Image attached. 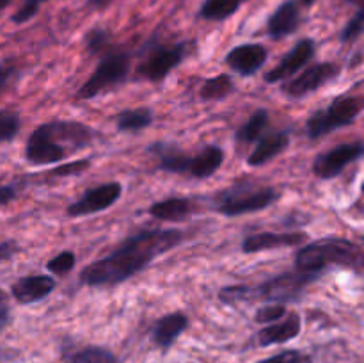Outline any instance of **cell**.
<instances>
[{
    "label": "cell",
    "mask_w": 364,
    "mask_h": 363,
    "mask_svg": "<svg viewBox=\"0 0 364 363\" xmlns=\"http://www.w3.org/2000/svg\"><path fill=\"white\" fill-rule=\"evenodd\" d=\"M75 263H77V256H75L73 251L66 249V251L57 253L53 258H50L48 262H46V269L52 274H57V276H64V274L73 270Z\"/></svg>",
    "instance_id": "f1b7e54d"
},
{
    "label": "cell",
    "mask_w": 364,
    "mask_h": 363,
    "mask_svg": "<svg viewBox=\"0 0 364 363\" xmlns=\"http://www.w3.org/2000/svg\"><path fill=\"white\" fill-rule=\"evenodd\" d=\"M295 265L299 270L313 274H322L329 265L347 267L359 274L363 267V248L343 237L320 238L299 249Z\"/></svg>",
    "instance_id": "3957f363"
},
{
    "label": "cell",
    "mask_w": 364,
    "mask_h": 363,
    "mask_svg": "<svg viewBox=\"0 0 364 363\" xmlns=\"http://www.w3.org/2000/svg\"><path fill=\"white\" fill-rule=\"evenodd\" d=\"M70 153L53 142L52 139L46 135L43 127H38L27 139V146H25V159L32 166H48V164H57L64 160Z\"/></svg>",
    "instance_id": "7c38bea8"
},
{
    "label": "cell",
    "mask_w": 364,
    "mask_h": 363,
    "mask_svg": "<svg viewBox=\"0 0 364 363\" xmlns=\"http://www.w3.org/2000/svg\"><path fill=\"white\" fill-rule=\"evenodd\" d=\"M301 23V11L295 0H287L281 4L267 21V32L272 39H283L294 34Z\"/></svg>",
    "instance_id": "ac0fdd59"
},
{
    "label": "cell",
    "mask_w": 364,
    "mask_h": 363,
    "mask_svg": "<svg viewBox=\"0 0 364 363\" xmlns=\"http://www.w3.org/2000/svg\"><path fill=\"white\" fill-rule=\"evenodd\" d=\"M316 43L311 38H302L301 41L295 43L294 48L276 64L270 71H267L263 80L267 84H279V82L288 80L294 77L301 68H304L309 60L315 57Z\"/></svg>",
    "instance_id": "8fae6325"
},
{
    "label": "cell",
    "mask_w": 364,
    "mask_h": 363,
    "mask_svg": "<svg viewBox=\"0 0 364 363\" xmlns=\"http://www.w3.org/2000/svg\"><path fill=\"white\" fill-rule=\"evenodd\" d=\"M235 91L233 78L226 73L215 75L212 78H206L199 89V96L203 102H219L230 96Z\"/></svg>",
    "instance_id": "484cf974"
},
{
    "label": "cell",
    "mask_w": 364,
    "mask_h": 363,
    "mask_svg": "<svg viewBox=\"0 0 364 363\" xmlns=\"http://www.w3.org/2000/svg\"><path fill=\"white\" fill-rule=\"evenodd\" d=\"M308 235L302 231H262V233L247 235L242 242V251L244 253H259V251H270V249L279 248H294V246H301L308 241Z\"/></svg>",
    "instance_id": "5bb4252c"
},
{
    "label": "cell",
    "mask_w": 364,
    "mask_h": 363,
    "mask_svg": "<svg viewBox=\"0 0 364 363\" xmlns=\"http://www.w3.org/2000/svg\"><path fill=\"white\" fill-rule=\"evenodd\" d=\"M149 216L155 217L159 221H167V223H180V221L188 219L194 212V203L191 198H180V196H173V198L162 199V201L153 203L148 209Z\"/></svg>",
    "instance_id": "ffe728a7"
},
{
    "label": "cell",
    "mask_w": 364,
    "mask_h": 363,
    "mask_svg": "<svg viewBox=\"0 0 364 363\" xmlns=\"http://www.w3.org/2000/svg\"><path fill=\"white\" fill-rule=\"evenodd\" d=\"M64 363H119L112 351L100 345H85V347L68 351L63 354Z\"/></svg>",
    "instance_id": "cb8c5ba5"
},
{
    "label": "cell",
    "mask_w": 364,
    "mask_h": 363,
    "mask_svg": "<svg viewBox=\"0 0 364 363\" xmlns=\"http://www.w3.org/2000/svg\"><path fill=\"white\" fill-rule=\"evenodd\" d=\"M364 100L355 95H340L327 109H318L306 121V132L311 141L354 123L363 112Z\"/></svg>",
    "instance_id": "5b68a950"
},
{
    "label": "cell",
    "mask_w": 364,
    "mask_h": 363,
    "mask_svg": "<svg viewBox=\"0 0 364 363\" xmlns=\"http://www.w3.org/2000/svg\"><path fill=\"white\" fill-rule=\"evenodd\" d=\"M245 0H206L199 9V18L208 21H223L233 16Z\"/></svg>",
    "instance_id": "4316f807"
},
{
    "label": "cell",
    "mask_w": 364,
    "mask_h": 363,
    "mask_svg": "<svg viewBox=\"0 0 364 363\" xmlns=\"http://www.w3.org/2000/svg\"><path fill=\"white\" fill-rule=\"evenodd\" d=\"M43 2H46V0H25L23 6H21L20 9L13 14L14 23L20 25V23H25V21L32 20V18L38 14L39 6H41Z\"/></svg>",
    "instance_id": "e575fe53"
},
{
    "label": "cell",
    "mask_w": 364,
    "mask_h": 363,
    "mask_svg": "<svg viewBox=\"0 0 364 363\" xmlns=\"http://www.w3.org/2000/svg\"><path fill=\"white\" fill-rule=\"evenodd\" d=\"M191 41L176 43V45H160L153 43L148 46L144 53V59L139 63L135 77L144 78V80L159 84L162 82L174 68L183 63L191 56Z\"/></svg>",
    "instance_id": "52a82bcc"
},
{
    "label": "cell",
    "mask_w": 364,
    "mask_h": 363,
    "mask_svg": "<svg viewBox=\"0 0 364 363\" xmlns=\"http://www.w3.org/2000/svg\"><path fill=\"white\" fill-rule=\"evenodd\" d=\"M121 194H123V185L119 182H107V184L92 187L85 191L80 198L75 203L68 206V216L70 217H84L91 216V214L103 212V210L110 209L119 201Z\"/></svg>",
    "instance_id": "30bf717a"
},
{
    "label": "cell",
    "mask_w": 364,
    "mask_h": 363,
    "mask_svg": "<svg viewBox=\"0 0 364 363\" xmlns=\"http://www.w3.org/2000/svg\"><path fill=\"white\" fill-rule=\"evenodd\" d=\"M269 127V110L258 109L235 134L238 144H252L263 135L265 128Z\"/></svg>",
    "instance_id": "d4e9b609"
},
{
    "label": "cell",
    "mask_w": 364,
    "mask_h": 363,
    "mask_svg": "<svg viewBox=\"0 0 364 363\" xmlns=\"http://www.w3.org/2000/svg\"><path fill=\"white\" fill-rule=\"evenodd\" d=\"M279 198V191L270 185L258 184L255 180H242L217 192L210 199V205H212L213 212H219L228 217H237L269 209Z\"/></svg>",
    "instance_id": "277c9868"
},
{
    "label": "cell",
    "mask_w": 364,
    "mask_h": 363,
    "mask_svg": "<svg viewBox=\"0 0 364 363\" xmlns=\"http://www.w3.org/2000/svg\"><path fill=\"white\" fill-rule=\"evenodd\" d=\"M149 152L159 157V169L174 174H187L191 157L185 155L178 146L169 142H155L149 146Z\"/></svg>",
    "instance_id": "7402d4cb"
},
{
    "label": "cell",
    "mask_w": 364,
    "mask_h": 363,
    "mask_svg": "<svg viewBox=\"0 0 364 363\" xmlns=\"http://www.w3.org/2000/svg\"><path fill=\"white\" fill-rule=\"evenodd\" d=\"M290 146V134L287 130L265 134L258 139V144L247 157V164L251 167H259L269 164L276 157H279Z\"/></svg>",
    "instance_id": "d6986e66"
},
{
    "label": "cell",
    "mask_w": 364,
    "mask_h": 363,
    "mask_svg": "<svg viewBox=\"0 0 364 363\" xmlns=\"http://www.w3.org/2000/svg\"><path fill=\"white\" fill-rule=\"evenodd\" d=\"M57 287V281L46 274L23 276L11 285V295L20 305H34L48 298Z\"/></svg>",
    "instance_id": "9a60e30c"
},
{
    "label": "cell",
    "mask_w": 364,
    "mask_h": 363,
    "mask_svg": "<svg viewBox=\"0 0 364 363\" xmlns=\"http://www.w3.org/2000/svg\"><path fill=\"white\" fill-rule=\"evenodd\" d=\"M21 127V117L16 110H0V142L13 141Z\"/></svg>",
    "instance_id": "83f0119b"
},
{
    "label": "cell",
    "mask_w": 364,
    "mask_h": 363,
    "mask_svg": "<svg viewBox=\"0 0 364 363\" xmlns=\"http://www.w3.org/2000/svg\"><path fill=\"white\" fill-rule=\"evenodd\" d=\"M364 153V142L354 141L340 144L326 153H320L313 160V174L320 180H331L343 173L345 167L352 162H358Z\"/></svg>",
    "instance_id": "9c48e42d"
},
{
    "label": "cell",
    "mask_w": 364,
    "mask_h": 363,
    "mask_svg": "<svg viewBox=\"0 0 364 363\" xmlns=\"http://www.w3.org/2000/svg\"><path fill=\"white\" fill-rule=\"evenodd\" d=\"M316 0H301V4L302 6H306V7H309V6H313V4H315Z\"/></svg>",
    "instance_id": "b9f144b4"
},
{
    "label": "cell",
    "mask_w": 364,
    "mask_h": 363,
    "mask_svg": "<svg viewBox=\"0 0 364 363\" xmlns=\"http://www.w3.org/2000/svg\"><path fill=\"white\" fill-rule=\"evenodd\" d=\"M269 50L259 43H245L231 48L226 56V64L242 77H251L265 66Z\"/></svg>",
    "instance_id": "4fadbf2b"
},
{
    "label": "cell",
    "mask_w": 364,
    "mask_h": 363,
    "mask_svg": "<svg viewBox=\"0 0 364 363\" xmlns=\"http://www.w3.org/2000/svg\"><path fill=\"white\" fill-rule=\"evenodd\" d=\"M320 276L322 274L304 273V270L299 269L288 270V273H281L270 280L263 281L258 287H247V285L224 287L219 298L226 305H235V302L240 301H256V299L287 305V302L301 301L306 288L315 283Z\"/></svg>",
    "instance_id": "7a4b0ae2"
},
{
    "label": "cell",
    "mask_w": 364,
    "mask_h": 363,
    "mask_svg": "<svg viewBox=\"0 0 364 363\" xmlns=\"http://www.w3.org/2000/svg\"><path fill=\"white\" fill-rule=\"evenodd\" d=\"M224 162V149L215 144L206 146L205 149L198 153L196 157H191V164H188L187 174L196 180H203V178H210L220 169Z\"/></svg>",
    "instance_id": "44dd1931"
},
{
    "label": "cell",
    "mask_w": 364,
    "mask_h": 363,
    "mask_svg": "<svg viewBox=\"0 0 364 363\" xmlns=\"http://www.w3.org/2000/svg\"><path fill=\"white\" fill-rule=\"evenodd\" d=\"M85 46L89 53H105L107 50L112 48L110 45V34L105 28H92L85 36Z\"/></svg>",
    "instance_id": "f546056e"
},
{
    "label": "cell",
    "mask_w": 364,
    "mask_h": 363,
    "mask_svg": "<svg viewBox=\"0 0 364 363\" xmlns=\"http://www.w3.org/2000/svg\"><path fill=\"white\" fill-rule=\"evenodd\" d=\"M21 251L20 244L13 238H6V241H0V262H7V260L14 258L18 253Z\"/></svg>",
    "instance_id": "d590c367"
},
{
    "label": "cell",
    "mask_w": 364,
    "mask_h": 363,
    "mask_svg": "<svg viewBox=\"0 0 364 363\" xmlns=\"http://www.w3.org/2000/svg\"><path fill=\"white\" fill-rule=\"evenodd\" d=\"M284 315H287V305L274 302V305H267V306H262V308L256 310L255 322L272 324V322H277L279 319H283Z\"/></svg>",
    "instance_id": "4dcf8cb0"
},
{
    "label": "cell",
    "mask_w": 364,
    "mask_h": 363,
    "mask_svg": "<svg viewBox=\"0 0 364 363\" xmlns=\"http://www.w3.org/2000/svg\"><path fill=\"white\" fill-rule=\"evenodd\" d=\"M89 166H91V160H89V159L73 160V162H66V164H60V166L53 167V169L50 171V174H52V177H55V178L77 177V174L87 171Z\"/></svg>",
    "instance_id": "d6a6232c"
},
{
    "label": "cell",
    "mask_w": 364,
    "mask_h": 363,
    "mask_svg": "<svg viewBox=\"0 0 364 363\" xmlns=\"http://www.w3.org/2000/svg\"><path fill=\"white\" fill-rule=\"evenodd\" d=\"M345 2H350V4H358L359 7H363V0H345Z\"/></svg>",
    "instance_id": "7bdbcfd3"
},
{
    "label": "cell",
    "mask_w": 364,
    "mask_h": 363,
    "mask_svg": "<svg viewBox=\"0 0 364 363\" xmlns=\"http://www.w3.org/2000/svg\"><path fill=\"white\" fill-rule=\"evenodd\" d=\"M363 27H364V9L359 7L358 13L348 20V23L345 25V28L341 31V43H352L363 34Z\"/></svg>",
    "instance_id": "1f68e13d"
},
{
    "label": "cell",
    "mask_w": 364,
    "mask_h": 363,
    "mask_svg": "<svg viewBox=\"0 0 364 363\" xmlns=\"http://www.w3.org/2000/svg\"><path fill=\"white\" fill-rule=\"evenodd\" d=\"M153 123V110L148 107H137V109H124L116 116V128L119 132H135L146 130Z\"/></svg>",
    "instance_id": "603a6c76"
},
{
    "label": "cell",
    "mask_w": 364,
    "mask_h": 363,
    "mask_svg": "<svg viewBox=\"0 0 364 363\" xmlns=\"http://www.w3.org/2000/svg\"><path fill=\"white\" fill-rule=\"evenodd\" d=\"M9 2H11V0H0V13H2V11L6 9L7 6H9Z\"/></svg>",
    "instance_id": "60d3db41"
},
{
    "label": "cell",
    "mask_w": 364,
    "mask_h": 363,
    "mask_svg": "<svg viewBox=\"0 0 364 363\" xmlns=\"http://www.w3.org/2000/svg\"><path fill=\"white\" fill-rule=\"evenodd\" d=\"M188 317L183 312H173L164 315L162 319L156 320L155 327L151 331V340L156 347L167 351L181 335L187 331Z\"/></svg>",
    "instance_id": "e0dca14e"
},
{
    "label": "cell",
    "mask_w": 364,
    "mask_h": 363,
    "mask_svg": "<svg viewBox=\"0 0 364 363\" xmlns=\"http://www.w3.org/2000/svg\"><path fill=\"white\" fill-rule=\"evenodd\" d=\"M258 363H313V359L311 356L302 351H297V349H287V351L277 352V354L262 359Z\"/></svg>",
    "instance_id": "836d02e7"
},
{
    "label": "cell",
    "mask_w": 364,
    "mask_h": 363,
    "mask_svg": "<svg viewBox=\"0 0 364 363\" xmlns=\"http://www.w3.org/2000/svg\"><path fill=\"white\" fill-rule=\"evenodd\" d=\"M16 189L13 185H0V206L9 205L11 201L16 199Z\"/></svg>",
    "instance_id": "74e56055"
},
{
    "label": "cell",
    "mask_w": 364,
    "mask_h": 363,
    "mask_svg": "<svg viewBox=\"0 0 364 363\" xmlns=\"http://www.w3.org/2000/svg\"><path fill=\"white\" fill-rule=\"evenodd\" d=\"M112 0H87V6L92 9H105Z\"/></svg>",
    "instance_id": "ab89813d"
},
{
    "label": "cell",
    "mask_w": 364,
    "mask_h": 363,
    "mask_svg": "<svg viewBox=\"0 0 364 363\" xmlns=\"http://www.w3.org/2000/svg\"><path fill=\"white\" fill-rule=\"evenodd\" d=\"M11 322V308H9V295L6 294L2 287H0V331L7 327Z\"/></svg>",
    "instance_id": "8d00e7d4"
},
{
    "label": "cell",
    "mask_w": 364,
    "mask_h": 363,
    "mask_svg": "<svg viewBox=\"0 0 364 363\" xmlns=\"http://www.w3.org/2000/svg\"><path fill=\"white\" fill-rule=\"evenodd\" d=\"M11 78V68H6L2 63H0V93L7 88Z\"/></svg>",
    "instance_id": "f35d334b"
},
{
    "label": "cell",
    "mask_w": 364,
    "mask_h": 363,
    "mask_svg": "<svg viewBox=\"0 0 364 363\" xmlns=\"http://www.w3.org/2000/svg\"><path fill=\"white\" fill-rule=\"evenodd\" d=\"M341 66L336 63H318L309 66L308 70L302 71L297 77L284 80L281 84V91L287 98H304L306 95L318 91L320 88L333 82L334 78L340 77Z\"/></svg>",
    "instance_id": "ba28073f"
},
{
    "label": "cell",
    "mask_w": 364,
    "mask_h": 363,
    "mask_svg": "<svg viewBox=\"0 0 364 363\" xmlns=\"http://www.w3.org/2000/svg\"><path fill=\"white\" fill-rule=\"evenodd\" d=\"M302 330V319L297 312H290L284 320H277L276 324L262 327L256 335V340L262 347H269V345L276 344H287V342L294 340L301 335Z\"/></svg>",
    "instance_id": "2e32d148"
},
{
    "label": "cell",
    "mask_w": 364,
    "mask_h": 363,
    "mask_svg": "<svg viewBox=\"0 0 364 363\" xmlns=\"http://www.w3.org/2000/svg\"><path fill=\"white\" fill-rule=\"evenodd\" d=\"M183 237V231L176 228L137 231L110 255L89 263L80 273V283L87 287H114L124 283L144 270L153 260L181 244Z\"/></svg>",
    "instance_id": "6da1fadb"
},
{
    "label": "cell",
    "mask_w": 364,
    "mask_h": 363,
    "mask_svg": "<svg viewBox=\"0 0 364 363\" xmlns=\"http://www.w3.org/2000/svg\"><path fill=\"white\" fill-rule=\"evenodd\" d=\"M132 68V56L123 50L109 48L103 53L102 60L98 63L96 70L92 71L91 77L85 80L77 91L78 100H92L102 95L107 89H112L116 85L123 84L128 78Z\"/></svg>",
    "instance_id": "8992f818"
}]
</instances>
